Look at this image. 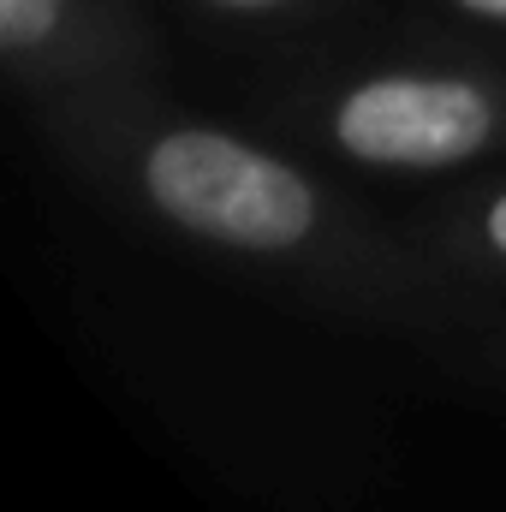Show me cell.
<instances>
[{
	"instance_id": "1",
	"label": "cell",
	"mask_w": 506,
	"mask_h": 512,
	"mask_svg": "<svg viewBox=\"0 0 506 512\" xmlns=\"http://www.w3.org/2000/svg\"><path fill=\"white\" fill-rule=\"evenodd\" d=\"M143 191L173 227L262 256L298 251L322 221V203L298 167L227 131L185 126L155 137L143 155Z\"/></svg>"
},
{
	"instance_id": "2",
	"label": "cell",
	"mask_w": 506,
	"mask_h": 512,
	"mask_svg": "<svg viewBox=\"0 0 506 512\" xmlns=\"http://www.w3.org/2000/svg\"><path fill=\"white\" fill-rule=\"evenodd\" d=\"M495 131V102L465 78H370L334 108V137L364 167H453Z\"/></svg>"
},
{
	"instance_id": "3",
	"label": "cell",
	"mask_w": 506,
	"mask_h": 512,
	"mask_svg": "<svg viewBox=\"0 0 506 512\" xmlns=\"http://www.w3.org/2000/svg\"><path fill=\"white\" fill-rule=\"evenodd\" d=\"M54 24H60V0H0V42H6V54L48 48Z\"/></svg>"
},
{
	"instance_id": "4",
	"label": "cell",
	"mask_w": 506,
	"mask_h": 512,
	"mask_svg": "<svg viewBox=\"0 0 506 512\" xmlns=\"http://www.w3.org/2000/svg\"><path fill=\"white\" fill-rule=\"evenodd\" d=\"M483 239H489V245L506 256V191L489 203V215H483Z\"/></svg>"
},
{
	"instance_id": "5",
	"label": "cell",
	"mask_w": 506,
	"mask_h": 512,
	"mask_svg": "<svg viewBox=\"0 0 506 512\" xmlns=\"http://www.w3.org/2000/svg\"><path fill=\"white\" fill-rule=\"evenodd\" d=\"M465 12H477V18H501L506 24V0H459Z\"/></svg>"
},
{
	"instance_id": "6",
	"label": "cell",
	"mask_w": 506,
	"mask_h": 512,
	"mask_svg": "<svg viewBox=\"0 0 506 512\" xmlns=\"http://www.w3.org/2000/svg\"><path fill=\"white\" fill-rule=\"evenodd\" d=\"M209 6H227V12H262V6H286V0H209Z\"/></svg>"
}]
</instances>
